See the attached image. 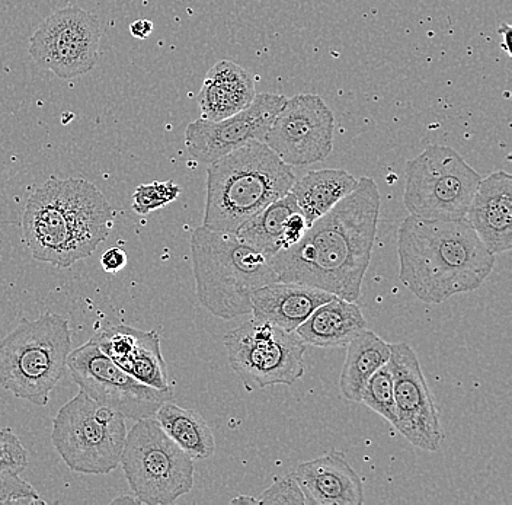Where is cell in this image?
Instances as JSON below:
<instances>
[{"mask_svg": "<svg viewBox=\"0 0 512 505\" xmlns=\"http://www.w3.org/2000/svg\"><path fill=\"white\" fill-rule=\"evenodd\" d=\"M380 204L376 181L360 178L351 194L307 228L299 244L272 257L278 281L357 302L373 255Z\"/></svg>", "mask_w": 512, "mask_h": 505, "instance_id": "1", "label": "cell"}, {"mask_svg": "<svg viewBox=\"0 0 512 505\" xmlns=\"http://www.w3.org/2000/svg\"><path fill=\"white\" fill-rule=\"evenodd\" d=\"M399 280L422 302L440 305L478 290L495 267L466 217L453 222L408 216L398 229Z\"/></svg>", "mask_w": 512, "mask_h": 505, "instance_id": "2", "label": "cell"}, {"mask_svg": "<svg viewBox=\"0 0 512 505\" xmlns=\"http://www.w3.org/2000/svg\"><path fill=\"white\" fill-rule=\"evenodd\" d=\"M112 222L111 204L94 184L50 178L28 198L22 236L35 260L69 268L107 241Z\"/></svg>", "mask_w": 512, "mask_h": 505, "instance_id": "3", "label": "cell"}, {"mask_svg": "<svg viewBox=\"0 0 512 505\" xmlns=\"http://www.w3.org/2000/svg\"><path fill=\"white\" fill-rule=\"evenodd\" d=\"M296 177L264 142H249L207 169L204 228L238 233L256 214L287 196Z\"/></svg>", "mask_w": 512, "mask_h": 505, "instance_id": "4", "label": "cell"}, {"mask_svg": "<svg viewBox=\"0 0 512 505\" xmlns=\"http://www.w3.org/2000/svg\"><path fill=\"white\" fill-rule=\"evenodd\" d=\"M191 255L198 300L226 321L252 313L256 290L278 281L272 257L236 233L200 226L192 232Z\"/></svg>", "mask_w": 512, "mask_h": 505, "instance_id": "5", "label": "cell"}, {"mask_svg": "<svg viewBox=\"0 0 512 505\" xmlns=\"http://www.w3.org/2000/svg\"><path fill=\"white\" fill-rule=\"evenodd\" d=\"M72 351L69 321L56 313L22 319L0 343V386L38 407L66 375Z\"/></svg>", "mask_w": 512, "mask_h": 505, "instance_id": "6", "label": "cell"}, {"mask_svg": "<svg viewBox=\"0 0 512 505\" xmlns=\"http://www.w3.org/2000/svg\"><path fill=\"white\" fill-rule=\"evenodd\" d=\"M126 418L80 391L57 412L51 441L67 468L107 475L120 465L126 443Z\"/></svg>", "mask_w": 512, "mask_h": 505, "instance_id": "7", "label": "cell"}, {"mask_svg": "<svg viewBox=\"0 0 512 505\" xmlns=\"http://www.w3.org/2000/svg\"><path fill=\"white\" fill-rule=\"evenodd\" d=\"M120 463L140 504H174L194 487V460L155 417L136 421L127 433Z\"/></svg>", "mask_w": 512, "mask_h": 505, "instance_id": "8", "label": "cell"}, {"mask_svg": "<svg viewBox=\"0 0 512 505\" xmlns=\"http://www.w3.org/2000/svg\"><path fill=\"white\" fill-rule=\"evenodd\" d=\"M480 180L453 147L431 145L406 163L403 203L419 219H464Z\"/></svg>", "mask_w": 512, "mask_h": 505, "instance_id": "9", "label": "cell"}, {"mask_svg": "<svg viewBox=\"0 0 512 505\" xmlns=\"http://www.w3.org/2000/svg\"><path fill=\"white\" fill-rule=\"evenodd\" d=\"M230 367L248 388L291 386L304 376L306 344L296 331L252 318L223 337Z\"/></svg>", "mask_w": 512, "mask_h": 505, "instance_id": "10", "label": "cell"}, {"mask_svg": "<svg viewBox=\"0 0 512 505\" xmlns=\"http://www.w3.org/2000/svg\"><path fill=\"white\" fill-rule=\"evenodd\" d=\"M67 370L89 398L128 420L153 418L174 393L144 385L102 353L91 340L70 351Z\"/></svg>", "mask_w": 512, "mask_h": 505, "instance_id": "11", "label": "cell"}, {"mask_svg": "<svg viewBox=\"0 0 512 505\" xmlns=\"http://www.w3.org/2000/svg\"><path fill=\"white\" fill-rule=\"evenodd\" d=\"M101 38V19L85 9L67 6L41 22L32 34L30 54L57 78L70 81L94 69Z\"/></svg>", "mask_w": 512, "mask_h": 505, "instance_id": "12", "label": "cell"}, {"mask_svg": "<svg viewBox=\"0 0 512 505\" xmlns=\"http://www.w3.org/2000/svg\"><path fill=\"white\" fill-rule=\"evenodd\" d=\"M335 117L319 95L286 98L265 134L264 143L290 166L325 161L334 147Z\"/></svg>", "mask_w": 512, "mask_h": 505, "instance_id": "13", "label": "cell"}, {"mask_svg": "<svg viewBox=\"0 0 512 505\" xmlns=\"http://www.w3.org/2000/svg\"><path fill=\"white\" fill-rule=\"evenodd\" d=\"M389 363L395 379V427L412 446L437 452L443 431L414 348L408 343L390 344Z\"/></svg>", "mask_w": 512, "mask_h": 505, "instance_id": "14", "label": "cell"}, {"mask_svg": "<svg viewBox=\"0 0 512 505\" xmlns=\"http://www.w3.org/2000/svg\"><path fill=\"white\" fill-rule=\"evenodd\" d=\"M284 101V95L256 94L248 108L232 117L220 121L204 118L192 121L185 131L188 153L195 161L210 165L249 142H264Z\"/></svg>", "mask_w": 512, "mask_h": 505, "instance_id": "15", "label": "cell"}, {"mask_svg": "<svg viewBox=\"0 0 512 505\" xmlns=\"http://www.w3.org/2000/svg\"><path fill=\"white\" fill-rule=\"evenodd\" d=\"M91 341L139 382L160 391H171L158 332L114 325L99 329Z\"/></svg>", "mask_w": 512, "mask_h": 505, "instance_id": "16", "label": "cell"}, {"mask_svg": "<svg viewBox=\"0 0 512 505\" xmlns=\"http://www.w3.org/2000/svg\"><path fill=\"white\" fill-rule=\"evenodd\" d=\"M466 220L492 254L512 248V177L496 171L482 178L472 198Z\"/></svg>", "mask_w": 512, "mask_h": 505, "instance_id": "17", "label": "cell"}, {"mask_svg": "<svg viewBox=\"0 0 512 505\" xmlns=\"http://www.w3.org/2000/svg\"><path fill=\"white\" fill-rule=\"evenodd\" d=\"M309 505H361L364 487L344 453L332 452L300 463L294 469Z\"/></svg>", "mask_w": 512, "mask_h": 505, "instance_id": "18", "label": "cell"}, {"mask_svg": "<svg viewBox=\"0 0 512 505\" xmlns=\"http://www.w3.org/2000/svg\"><path fill=\"white\" fill-rule=\"evenodd\" d=\"M332 297L334 294L306 284L274 281L252 296V315L286 331H296L313 310Z\"/></svg>", "mask_w": 512, "mask_h": 505, "instance_id": "19", "label": "cell"}, {"mask_svg": "<svg viewBox=\"0 0 512 505\" xmlns=\"http://www.w3.org/2000/svg\"><path fill=\"white\" fill-rule=\"evenodd\" d=\"M307 228L306 217L293 194L288 193L256 214L236 235L245 244L274 257L278 252L299 244Z\"/></svg>", "mask_w": 512, "mask_h": 505, "instance_id": "20", "label": "cell"}, {"mask_svg": "<svg viewBox=\"0 0 512 505\" xmlns=\"http://www.w3.org/2000/svg\"><path fill=\"white\" fill-rule=\"evenodd\" d=\"M255 97L254 73L238 63L222 60L208 70L197 104L201 118L220 121L248 108Z\"/></svg>", "mask_w": 512, "mask_h": 505, "instance_id": "21", "label": "cell"}, {"mask_svg": "<svg viewBox=\"0 0 512 505\" xmlns=\"http://www.w3.org/2000/svg\"><path fill=\"white\" fill-rule=\"evenodd\" d=\"M367 328L360 306L334 296L313 310L312 315L296 329L306 345L319 348H341Z\"/></svg>", "mask_w": 512, "mask_h": 505, "instance_id": "22", "label": "cell"}, {"mask_svg": "<svg viewBox=\"0 0 512 505\" xmlns=\"http://www.w3.org/2000/svg\"><path fill=\"white\" fill-rule=\"evenodd\" d=\"M357 184V178L344 169H319L294 181L290 193L310 226L351 194Z\"/></svg>", "mask_w": 512, "mask_h": 505, "instance_id": "23", "label": "cell"}, {"mask_svg": "<svg viewBox=\"0 0 512 505\" xmlns=\"http://www.w3.org/2000/svg\"><path fill=\"white\" fill-rule=\"evenodd\" d=\"M390 360V344L370 329L361 331L348 344L339 388L347 401L360 402L366 383Z\"/></svg>", "mask_w": 512, "mask_h": 505, "instance_id": "24", "label": "cell"}, {"mask_svg": "<svg viewBox=\"0 0 512 505\" xmlns=\"http://www.w3.org/2000/svg\"><path fill=\"white\" fill-rule=\"evenodd\" d=\"M162 430L191 457L207 460L216 452V440L200 412L165 402L155 415Z\"/></svg>", "mask_w": 512, "mask_h": 505, "instance_id": "25", "label": "cell"}, {"mask_svg": "<svg viewBox=\"0 0 512 505\" xmlns=\"http://www.w3.org/2000/svg\"><path fill=\"white\" fill-rule=\"evenodd\" d=\"M360 402L395 427V379L389 361L368 379Z\"/></svg>", "mask_w": 512, "mask_h": 505, "instance_id": "26", "label": "cell"}, {"mask_svg": "<svg viewBox=\"0 0 512 505\" xmlns=\"http://www.w3.org/2000/svg\"><path fill=\"white\" fill-rule=\"evenodd\" d=\"M181 194V187L174 181H155L140 185L133 194V210L140 216L174 203Z\"/></svg>", "mask_w": 512, "mask_h": 505, "instance_id": "27", "label": "cell"}, {"mask_svg": "<svg viewBox=\"0 0 512 505\" xmlns=\"http://www.w3.org/2000/svg\"><path fill=\"white\" fill-rule=\"evenodd\" d=\"M8 504L44 505L46 500L19 473L0 471V505Z\"/></svg>", "mask_w": 512, "mask_h": 505, "instance_id": "28", "label": "cell"}, {"mask_svg": "<svg viewBox=\"0 0 512 505\" xmlns=\"http://www.w3.org/2000/svg\"><path fill=\"white\" fill-rule=\"evenodd\" d=\"M259 504H299L309 505L294 472L287 473L274 481L270 488L262 492Z\"/></svg>", "mask_w": 512, "mask_h": 505, "instance_id": "29", "label": "cell"}, {"mask_svg": "<svg viewBox=\"0 0 512 505\" xmlns=\"http://www.w3.org/2000/svg\"><path fill=\"white\" fill-rule=\"evenodd\" d=\"M28 468V452L11 428H0V471L15 473Z\"/></svg>", "mask_w": 512, "mask_h": 505, "instance_id": "30", "label": "cell"}, {"mask_svg": "<svg viewBox=\"0 0 512 505\" xmlns=\"http://www.w3.org/2000/svg\"><path fill=\"white\" fill-rule=\"evenodd\" d=\"M101 265L105 273L117 274L127 265V254L124 249L114 246L102 254Z\"/></svg>", "mask_w": 512, "mask_h": 505, "instance_id": "31", "label": "cell"}, {"mask_svg": "<svg viewBox=\"0 0 512 505\" xmlns=\"http://www.w3.org/2000/svg\"><path fill=\"white\" fill-rule=\"evenodd\" d=\"M153 22L149 19H137L130 25V33L137 40H147L153 33Z\"/></svg>", "mask_w": 512, "mask_h": 505, "instance_id": "32", "label": "cell"}, {"mask_svg": "<svg viewBox=\"0 0 512 505\" xmlns=\"http://www.w3.org/2000/svg\"><path fill=\"white\" fill-rule=\"evenodd\" d=\"M232 504H259L258 498L246 497V495H240V497L233 498L230 501Z\"/></svg>", "mask_w": 512, "mask_h": 505, "instance_id": "33", "label": "cell"}, {"mask_svg": "<svg viewBox=\"0 0 512 505\" xmlns=\"http://www.w3.org/2000/svg\"><path fill=\"white\" fill-rule=\"evenodd\" d=\"M117 503H136V504H140V501L137 500L136 497H134V498L121 497V498H117V500L112 501V504H117Z\"/></svg>", "mask_w": 512, "mask_h": 505, "instance_id": "34", "label": "cell"}]
</instances>
